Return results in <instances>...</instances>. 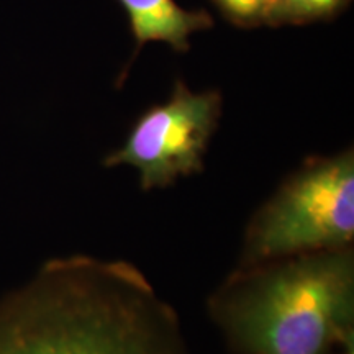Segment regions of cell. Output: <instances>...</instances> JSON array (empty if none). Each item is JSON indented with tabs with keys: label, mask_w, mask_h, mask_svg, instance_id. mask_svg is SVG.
<instances>
[{
	"label": "cell",
	"mask_w": 354,
	"mask_h": 354,
	"mask_svg": "<svg viewBox=\"0 0 354 354\" xmlns=\"http://www.w3.org/2000/svg\"><path fill=\"white\" fill-rule=\"evenodd\" d=\"M0 354H189L177 313L127 261L76 254L0 300Z\"/></svg>",
	"instance_id": "obj_1"
},
{
	"label": "cell",
	"mask_w": 354,
	"mask_h": 354,
	"mask_svg": "<svg viewBox=\"0 0 354 354\" xmlns=\"http://www.w3.org/2000/svg\"><path fill=\"white\" fill-rule=\"evenodd\" d=\"M209 312L234 354H354L353 248L238 266Z\"/></svg>",
	"instance_id": "obj_2"
},
{
	"label": "cell",
	"mask_w": 354,
	"mask_h": 354,
	"mask_svg": "<svg viewBox=\"0 0 354 354\" xmlns=\"http://www.w3.org/2000/svg\"><path fill=\"white\" fill-rule=\"evenodd\" d=\"M354 153L310 158L248 223L240 266L353 248Z\"/></svg>",
	"instance_id": "obj_3"
},
{
	"label": "cell",
	"mask_w": 354,
	"mask_h": 354,
	"mask_svg": "<svg viewBox=\"0 0 354 354\" xmlns=\"http://www.w3.org/2000/svg\"><path fill=\"white\" fill-rule=\"evenodd\" d=\"M220 115V92H194L177 81L171 99L141 115L125 145L105 156L104 166L135 167L143 190L171 187L180 177L203 171Z\"/></svg>",
	"instance_id": "obj_4"
},
{
	"label": "cell",
	"mask_w": 354,
	"mask_h": 354,
	"mask_svg": "<svg viewBox=\"0 0 354 354\" xmlns=\"http://www.w3.org/2000/svg\"><path fill=\"white\" fill-rule=\"evenodd\" d=\"M130 17L138 48L148 41L171 44L176 51H187L189 37L207 30L214 20L203 10H185L176 0H118Z\"/></svg>",
	"instance_id": "obj_5"
},
{
	"label": "cell",
	"mask_w": 354,
	"mask_h": 354,
	"mask_svg": "<svg viewBox=\"0 0 354 354\" xmlns=\"http://www.w3.org/2000/svg\"><path fill=\"white\" fill-rule=\"evenodd\" d=\"M348 0H272L266 24H307L333 15Z\"/></svg>",
	"instance_id": "obj_6"
},
{
	"label": "cell",
	"mask_w": 354,
	"mask_h": 354,
	"mask_svg": "<svg viewBox=\"0 0 354 354\" xmlns=\"http://www.w3.org/2000/svg\"><path fill=\"white\" fill-rule=\"evenodd\" d=\"M234 24L253 26L266 24L272 0H215Z\"/></svg>",
	"instance_id": "obj_7"
}]
</instances>
